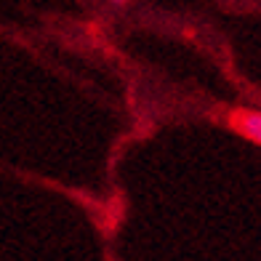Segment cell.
I'll return each mask as SVG.
<instances>
[{"mask_svg": "<svg viewBox=\"0 0 261 261\" xmlns=\"http://www.w3.org/2000/svg\"><path fill=\"white\" fill-rule=\"evenodd\" d=\"M234 125L240 134H245L248 139H253L261 144V112H237Z\"/></svg>", "mask_w": 261, "mask_h": 261, "instance_id": "6da1fadb", "label": "cell"}]
</instances>
